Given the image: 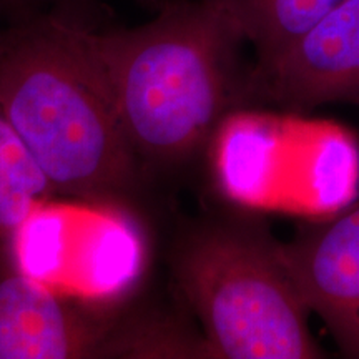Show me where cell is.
Masks as SVG:
<instances>
[{
    "instance_id": "1",
    "label": "cell",
    "mask_w": 359,
    "mask_h": 359,
    "mask_svg": "<svg viewBox=\"0 0 359 359\" xmlns=\"http://www.w3.org/2000/svg\"><path fill=\"white\" fill-rule=\"evenodd\" d=\"M0 109L57 193L102 201L133 183L138 158L80 22L40 17L2 34Z\"/></svg>"
},
{
    "instance_id": "2",
    "label": "cell",
    "mask_w": 359,
    "mask_h": 359,
    "mask_svg": "<svg viewBox=\"0 0 359 359\" xmlns=\"http://www.w3.org/2000/svg\"><path fill=\"white\" fill-rule=\"evenodd\" d=\"M92 40L138 161L190 158L246 95V42L222 0H167L147 24Z\"/></svg>"
},
{
    "instance_id": "3",
    "label": "cell",
    "mask_w": 359,
    "mask_h": 359,
    "mask_svg": "<svg viewBox=\"0 0 359 359\" xmlns=\"http://www.w3.org/2000/svg\"><path fill=\"white\" fill-rule=\"evenodd\" d=\"M175 278L203 331L205 358H323L281 245L248 223L218 222L183 240Z\"/></svg>"
},
{
    "instance_id": "4",
    "label": "cell",
    "mask_w": 359,
    "mask_h": 359,
    "mask_svg": "<svg viewBox=\"0 0 359 359\" xmlns=\"http://www.w3.org/2000/svg\"><path fill=\"white\" fill-rule=\"evenodd\" d=\"M25 275L85 303H114L138 281L145 246L133 219L102 205L37 206L11 236Z\"/></svg>"
},
{
    "instance_id": "5",
    "label": "cell",
    "mask_w": 359,
    "mask_h": 359,
    "mask_svg": "<svg viewBox=\"0 0 359 359\" xmlns=\"http://www.w3.org/2000/svg\"><path fill=\"white\" fill-rule=\"evenodd\" d=\"M122 326L0 262V359L120 356Z\"/></svg>"
},
{
    "instance_id": "6",
    "label": "cell",
    "mask_w": 359,
    "mask_h": 359,
    "mask_svg": "<svg viewBox=\"0 0 359 359\" xmlns=\"http://www.w3.org/2000/svg\"><path fill=\"white\" fill-rule=\"evenodd\" d=\"M246 95L291 110L359 103V0H344L264 64H253Z\"/></svg>"
},
{
    "instance_id": "7",
    "label": "cell",
    "mask_w": 359,
    "mask_h": 359,
    "mask_svg": "<svg viewBox=\"0 0 359 359\" xmlns=\"http://www.w3.org/2000/svg\"><path fill=\"white\" fill-rule=\"evenodd\" d=\"M281 251L309 311L341 353L359 358V203L304 228Z\"/></svg>"
},
{
    "instance_id": "8",
    "label": "cell",
    "mask_w": 359,
    "mask_h": 359,
    "mask_svg": "<svg viewBox=\"0 0 359 359\" xmlns=\"http://www.w3.org/2000/svg\"><path fill=\"white\" fill-rule=\"evenodd\" d=\"M245 42L255 50V64H264L293 43L344 0H222Z\"/></svg>"
},
{
    "instance_id": "9",
    "label": "cell",
    "mask_w": 359,
    "mask_h": 359,
    "mask_svg": "<svg viewBox=\"0 0 359 359\" xmlns=\"http://www.w3.org/2000/svg\"><path fill=\"white\" fill-rule=\"evenodd\" d=\"M57 195L55 188L0 109V241Z\"/></svg>"
},
{
    "instance_id": "10",
    "label": "cell",
    "mask_w": 359,
    "mask_h": 359,
    "mask_svg": "<svg viewBox=\"0 0 359 359\" xmlns=\"http://www.w3.org/2000/svg\"><path fill=\"white\" fill-rule=\"evenodd\" d=\"M43 2H62L69 4L72 0H0V7L4 8H30L32 6H37V4Z\"/></svg>"
},
{
    "instance_id": "11",
    "label": "cell",
    "mask_w": 359,
    "mask_h": 359,
    "mask_svg": "<svg viewBox=\"0 0 359 359\" xmlns=\"http://www.w3.org/2000/svg\"><path fill=\"white\" fill-rule=\"evenodd\" d=\"M150 2H161V4H165V2H167V0H150Z\"/></svg>"
},
{
    "instance_id": "12",
    "label": "cell",
    "mask_w": 359,
    "mask_h": 359,
    "mask_svg": "<svg viewBox=\"0 0 359 359\" xmlns=\"http://www.w3.org/2000/svg\"><path fill=\"white\" fill-rule=\"evenodd\" d=\"M0 37H2V34H0Z\"/></svg>"
}]
</instances>
